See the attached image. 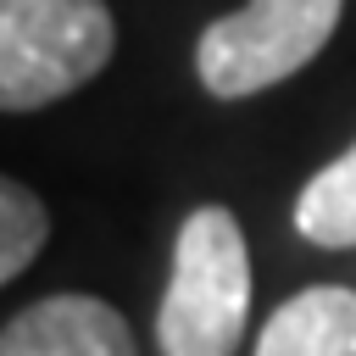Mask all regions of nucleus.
Listing matches in <instances>:
<instances>
[{
	"label": "nucleus",
	"mask_w": 356,
	"mask_h": 356,
	"mask_svg": "<svg viewBox=\"0 0 356 356\" xmlns=\"http://www.w3.org/2000/svg\"><path fill=\"white\" fill-rule=\"evenodd\" d=\"M250 317V250L228 206H195L172 239L167 295L156 306L161 356H234Z\"/></svg>",
	"instance_id": "1"
},
{
	"label": "nucleus",
	"mask_w": 356,
	"mask_h": 356,
	"mask_svg": "<svg viewBox=\"0 0 356 356\" xmlns=\"http://www.w3.org/2000/svg\"><path fill=\"white\" fill-rule=\"evenodd\" d=\"M44 234H50L44 200H39L28 184L6 178V184H0V278H22V273L33 267Z\"/></svg>",
	"instance_id": "7"
},
{
	"label": "nucleus",
	"mask_w": 356,
	"mask_h": 356,
	"mask_svg": "<svg viewBox=\"0 0 356 356\" xmlns=\"http://www.w3.org/2000/svg\"><path fill=\"white\" fill-rule=\"evenodd\" d=\"M0 356H139V345L117 306L95 295H44L6 323Z\"/></svg>",
	"instance_id": "4"
},
{
	"label": "nucleus",
	"mask_w": 356,
	"mask_h": 356,
	"mask_svg": "<svg viewBox=\"0 0 356 356\" xmlns=\"http://www.w3.org/2000/svg\"><path fill=\"white\" fill-rule=\"evenodd\" d=\"M339 11L345 0H250L245 11L217 17L195 44V72L206 95L245 100L284 83L334 39Z\"/></svg>",
	"instance_id": "3"
},
{
	"label": "nucleus",
	"mask_w": 356,
	"mask_h": 356,
	"mask_svg": "<svg viewBox=\"0 0 356 356\" xmlns=\"http://www.w3.org/2000/svg\"><path fill=\"white\" fill-rule=\"evenodd\" d=\"M117 50L100 0H0V106L39 111L83 89Z\"/></svg>",
	"instance_id": "2"
},
{
	"label": "nucleus",
	"mask_w": 356,
	"mask_h": 356,
	"mask_svg": "<svg viewBox=\"0 0 356 356\" xmlns=\"http://www.w3.org/2000/svg\"><path fill=\"white\" fill-rule=\"evenodd\" d=\"M256 356H356V289L312 284L289 295L267 317Z\"/></svg>",
	"instance_id": "5"
},
{
	"label": "nucleus",
	"mask_w": 356,
	"mask_h": 356,
	"mask_svg": "<svg viewBox=\"0 0 356 356\" xmlns=\"http://www.w3.org/2000/svg\"><path fill=\"white\" fill-rule=\"evenodd\" d=\"M295 228L323 250L356 245V145L306 178V189L295 195Z\"/></svg>",
	"instance_id": "6"
}]
</instances>
